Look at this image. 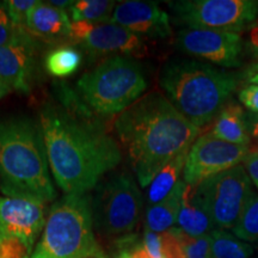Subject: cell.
I'll use <instances>...</instances> for the list:
<instances>
[{
	"label": "cell",
	"instance_id": "4dcf8cb0",
	"mask_svg": "<svg viewBox=\"0 0 258 258\" xmlns=\"http://www.w3.org/2000/svg\"><path fill=\"white\" fill-rule=\"evenodd\" d=\"M243 166L251 182L258 189V150H250L249 154L243 161Z\"/></svg>",
	"mask_w": 258,
	"mask_h": 258
},
{
	"label": "cell",
	"instance_id": "d4e9b609",
	"mask_svg": "<svg viewBox=\"0 0 258 258\" xmlns=\"http://www.w3.org/2000/svg\"><path fill=\"white\" fill-rule=\"evenodd\" d=\"M179 230V228H178ZM184 258H211L212 237L211 234L191 237L179 230Z\"/></svg>",
	"mask_w": 258,
	"mask_h": 258
},
{
	"label": "cell",
	"instance_id": "ba28073f",
	"mask_svg": "<svg viewBox=\"0 0 258 258\" xmlns=\"http://www.w3.org/2000/svg\"><path fill=\"white\" fill-rule=\"evenodd\" d=\"M169 6L175 23L188 29L240 34L258 19V0H179Z\"/></svg>",
	"mask_w": 258,
	"mask_h": 258
},
{
	"label": "cell",
	"instance_id": "5b68a950",
	"mask_svg": "<svg viewBox=\"0 0 258 258\" xmlns=\"http://www.w3.org/2000/svg\"><path fill=\"white\" fill-rule=\"evenodd\" d=\"M147 89L144 71L125 55L108 57L79 78L76 85V110L93 117L121 114Z\"/></svg>",
	"mask_w": 258,
	"mask_h": 258
},
{
	"label": "cell",
	"instance_id": "44dd1931",
	"mask_svg": "<svg viewBox=\"0 0 258 258\" xmlns=\"http://www.w3.org/2000/svg\"><path fill=\"white\" fill-rule=\"evenodd\" d=\"M211 258H252L253 247L226 230L211 233Z\"/></svg>",
	"mask_w": 258,
	"mask_h": 258
},
{
	"label": "cell",
	"instance_id": "7a4b0ae2",
	"mask_svg": "<svg viewBox=\"0 0 258 258\" xmlns=\"http://www.w3.org/2000/svg\"><path fill=\"white\" fill-rule=\"evenodd\" d=\"M115 131L143 188L171 160L189 151L201 133L158 92L141 97L121 112Z\"/></svg>",
	"mask_w": 258,
	"mask_h": 258
},
{
	"label": "cell",
	"instance_id": "52a82bcc",
	"mask_svg": "<svg viewBox=\"0 0 258 258\" xmlns=\"http://www.w3.org/2000/svg\"><path fill=\"white\" fill-rule=\"evenodd\" d=\"M144 198L133 177L115 173L98 183L91 198L93 227L104 237H122L138 225Z\"/></svg>",
	"mask_w": 258,
	"mask_h": 258
},
{
	"label": "cell",
	"instance_id": "30bf717a",
	"mask_svg": "<svg viewBox=\"0 0 258 258\" xmlns=\"http://www.w3.org/2000/svg\"><path fill=\"white\" fill-rule=\"evenodd\" d=\"M250 152L249 146L226 143L211 133L203 134L190 147L183 180L199 185L206 179L240 165Z\"/></svg>",
	"mask_w": 258,
	"mask_h": 258
},
{
	"label": "cell",
	"instance_id": "f546056e",
	"mask_svg": "<svg viewBox=\"0 0 258 258\" xmlns=\"http://www.w3.org/2000/svg\"><path fill=\"white\" fill-rule=\"evenodd\" d=\"M239 101L253 114H258V85H247L241 89Z\"/></svg>",
	"mask_w": 258,
	"mask_h": 258
},
{
	"label": "cell",
	"instance_id": "cb8c5ba5",
	"mask_svg": "<svg viewBox=\"0 0 258 258\" xmlns=\"http://www.w3.org/2000/svg\"><path fill=\"white\" fill-rule=\"evenodd\" d=\"M232 233L246 243L258 244V195L251 199Z\"/></svg>",
	"mask_w": 258,
	"mask_h": 258
},
{
	"label": "cell",
	"instance_id": "f1b7e54d",
	"mask_svg": "<svg viewBox=\"0 0 258 258\" xmlns=\"http://www.w3.org/2000/svg\"><path fill=\"white\" fill-rule=\"evenodd\" d=\"M140 246L150 258H164L161 233L145 230L144 239L141 241Z\"/></svg>",
	"mask_w": 258,
	"mask_h": 258
},
{
	"label": "cell",
	"instance_id": "e0dca14e",
	"mask_svg": "<svg viewBox=\"0 0 258 258\" xmlns=\"http://www.w3.org/2000/svg\"><path fill=\"white\" fill-rule=\"evenodd\" d=\"M177 225L179 230L191 237L211 234L213 231L217 230L211 214L198 191V185L186 184Z\"/></svg>",
	"mask_w": 258,
	"mask_h": 258
},
{
	"label": "cell",
	"instance_id": "1f68e13d",
	"mask_svg": "<svg viewBox=\"0 0 258 258\" xmlns=\"http://www.w3.org/2000/svg\"><path fill=\"white\" fill-rule=\"evenodd\" d=\"M246 49L254 59H258V19L247 28Z\"/></svg>",
	"mask_w": 258,
	"mask_h": 258
},
{
	"label": "cell",
	"instance_id": "ffe728a7",
	"mask_svg": "<svg viewBox=\"0 0 258 258\" xmlns=\"http://www.w3.org/2000/svg\"><path fill=\"white\" fill-rule=\"evenodd\" d=\"M189 151L183 152L178 157H176L175 159L171 160L154 177L151 184L148 185L150 188H148L146 195L147 207H151V206L163 201L175 189V186L178 184V182L180 180V173H183V171H184L186 157H188Z\"/></svg>",
	"mask_w": 258,
	"mask_h": 258
},
{
	"label": "cell",
	"instance_id": "3957f363",
	"mask_svg": "<svg viewBox=\"0 0 258 258\" xmlns=\"http://www.w3.org/2000/svg\"><path fill=\"white\" fill-rule=\"evenodd\" d=\"M49 171L40 123L25 117L0 121V189L5 196L53 201L56 190Z\"/></svg>",
	"mask_w": 258,
	"mask_h": 258
},
{
	"label": "cell",
	"instance_id": "83f0119b",
	"mask_svg": "<svg viewBox=\"0 0 258 258\" xmlns=\"http://www.w3.org/2000/svg\"><path fill=\"white\" fill-rule=\"evenodd\" d=\"M32 249L16 238H0V258H31Z\"/></svg>",
	"mask_w": 258,
	"mask_h": 258
},
{
	"label": "cell",
	"instance_id": "5bb4252c",
	"mask_svg": "<svg viewBox=\"0 0 258 258\" xmlns=\"http://www.w3.org/2000/svg\"><path fill=\"white\" fill-rule=\"evenodd\" d=\"M110 22L138 36L166 38L172 34L170 17L157 3L128 0L115 6Z\"/></svg>",
	"mask_w": 258,
	"mask_h": 258
},
{
	"label": "cell",
	"instance_id": "4316f807",
	"mask_svg": "<svg viewBox=\"0 0 258 258\" xmlns=\"http://www.w3.org/2000/svg\"><path fill=\"white\" fill-rule=\"evenodd\" d=\"M37 3V0H8L4 4L14 24L25 28L28 16Z\"/></svg>",
	"mask_w": 258,
	"mask_h": 258
},
{
	"label": "cell",
	"instance_id": "d6986e66",
	"mask_svg": "<svg viewBox=\"0 0 258 258\" xmlns=\"http://www.w3.org/2000/svg\"><path fill=\"white\" fill-rule=\"evenodd\" d=\"M185 186L186 183L180 179L175 189L163 201L147 207L145 214V230L163 233L177 224Z\"/></svg>",
	"mask_w": 258,
	"mask_h": 258
},
{
	"label": "cell",
	"instance_id": "d6a6232c",
	"mask_svg": "<svg viewBox=\"0 0 258 258\" xmlns=\"http://www.w3.org/2000/svg\"><path fill=\"white\" fill-rule=\"evenodd\" d=\"M241 79L243 82L249 83L251 85H258V62L246 67L241 74Z\"/></svg>",
	"mask_w": 258,
	"mask_h": 258
},
{
	"label": "cell",
	"instance_id": "4fadbf2b",
	"mask_svg": "<svg viewBox=\"0 0 258 258\" xmlns=\"http://www.w3.org/2000/svg\"><path fill=\"white\" fill-rule=\"evenodd\" d=\"M44 225L43 202L21 196L0 198V238H16L32 249Z\"/></svg>",
	"mask_w": 258,
	"mask_h": 258
},
{
	"label": "cell",
	"instance_id": "2e32d148",
	"mask_svg": "<svg viewBox=\"0 0 258 258\" xmlns=\"http://www.w3.org/2000/svg\"><path fill=\"white\" fill-rule=\"evenodd\" d=\"M71 22L69 14L49 3L38 2L28 16L25 28L32 37L44 41H57L70 38Z\"/></svg>",
	"mask_w": 258,
	"mask_h": 258
},
{
	"label": "cell",
	"instance_id": "836d02e7",
	"mask_svg": "<svg viewBox=\"0 0 258 258\" xmlns=\"http://www.w3.org/2000/svg\"><path fill=\"white\" fill-rule=\"evenodd\" d=\"M247 125H249V133H250V140L251 143H254L258 150V114H251L249 116V120H247ZM250 143V144H251Z\"/></svg>",
	"mask_w": 258,
	"mask_h": 258
},
{
	"label": "cell",
	"instance_id": "9c48e42d",
	"mask_svg": "<svg viewBox=\"0 0 258 258\" xmlns=\"http://www.w3.org/2000/svg\"><path fill=\"white\" fill-rule=\"evenodd\" d=\"M198 191L217 230L226 231L233 230L254 196L252 182L241 164L206 179Z\"/></svg>",
	"mask_w": 258,
	"mask_h": 258
},
{
	"label": "cell",
	"instance_id": "9a60e30c",
	"mask_svg": "<svg viewBox=\"0 0 258 258\" xmlns=\"http://www.w3.org/2000/svg\"><path fill=\"white\" fill-rule=\"evenodd\" d=\"M35 54L36 42L32 36L0 47V82L10 90L30 92Z\"/></svg>",
	"mask_w": 258,
	"mask_h": 258
},
{
	"label": "cell",
	"instance_id": "8fae6325",
	"mask_svg": "<svg viewBox=\"0 0 258 258\" xmlns=\"http://www.w3.org/2000/svg\"><path fill=\"white\" fill-rule=\"evenodd\" d=\"M176 47L190 56L226 69L241 64L244 42L238 32L184 28L177 32Z\"/></svg>",
	"mask_w": 258,
	"mask_h": 258
},
{
	"label": "cell",
	"instance_id": "8d00e7d4",
	"mask_svg": "<svg viewBox=\"0 0 258 258\" xmlns=\"http://www.w3.org/2000/svg\"><path fill=\"white\" fill-rule=\"evenodd\" d=\"M96 258H104V257L101 256V257H96ZM115 258H131V253L127 252V251H123V252H121L117 257H115Z\"/></svg>",
	"mask_w": 258,
	"mask_h": 258
},
{
	"label": "cell",
	"instance_id": "484cf974",
	"mask_svg": "<svg viewBox=\"0 0 258 258\" xmlns=\"http://www.w3.org/2000/svg\"><path fill=\"white\" fill-rule=\"evenodd\" d=\"M31 37L27 28L14 24L8 14L5 4L0 5V47Z\"/></svg>",
	"mask_w": 258,
	"mask_h": 258
},
{
	"label": "cell",
	"instance_id": "603a6c76",
	"mask_svg": "<svg viewBox=\"0 0 258 258\" xmlns=\"http://www.w3.org/2000/svg\"><path fill=\"white\" fill-rule=\"evenodd\" d=\"M115 6L110 0H79L70 8V15L73 22L106 23L110 22Z\"/></svg>",
	"mask_w": 258,
	"mask_h": 258
},
{
	"label": "cell",
	"instance_id": "d590c367",
	"mask_svg": "<svg viewBox=\"0 0 258 258\" xmlns=\"http://www.w3.org/2000/svg\"><path fill=\"white\" fill-rule=\"evenodd\" d=\"M11 91V90H10L8 86L5 85L4 83H2L0 82V99L3 98V97H5L6 95H8V93Z\"/></svg>",
	"mask_w": 258,
	"mask_h": 258
},
{
	"label": "cell",
	"instance_id": "8992f818",
	"mask_svg": "<svg viewBox=\"0 0 258 258\" xmlns=\"http://www.w3.org/2000/svg\"><path fill=\"white\" fill-rule=\"evenodd\" d=\"M91 198L71 194L51 206L31 258L101 257L93 233Z\"/></svg>",
	"mask_w": 258,
	"mask_h": 258
},
{
	"label": "cell",
	"instance_id": "ac0fdd59",
	"mask_svg": "<svg viewBox=\"0 0 258 258\" xmlns=\"http://www.w3.org/2000/svg\"><path fill=\"white\" fill-rule=\"evenodd\" d=\"M211 134L226 143L250 147L247 117L243 108L234 102H228L219 112Z\"/></svg>",
	"mask_w": 258,
	"mask_h": 258
},
{
	"label": "cell",
	"instance_id": "277c9868",
	"mask_svg": "<svg viewBox=\"0 0 258 258\" xmlns=\"http://www.w3.org/2000/svg\"><path fill=\"white\" fill-rule=\"evenodd\" d=\"M238 80L233 73L194 59L171 60L160 74V86L167 99L200 129L218 117Z\"/></svg>",
	"mask_w": 258,
	"mask_h": 258
},
{
	"label": "cell",
	"instance_id": "7402d4cb",
	"mask_svg": "<svg viewBox=\"0 0 258 258\" xmlns=\"http://www.w3.org/2000/svg\"><path fill=\"white\" fill-rule=\"evenodd\" d=\"M82 54L72 47H59L50 50L44 59V67L50 76L56 78L69 77L82 64Z\"/></svg>",
	"mask_w": 258,
	"mask_h": 258
},
{
	"label": "cell",
	"instance_id": "7c38bea8",
	"mask_svg": "<svg viewBox=\"0 0 258 258\" xmlns=\"http://www.w3.org/2000/svg\"><path fill=\"white\" fill-rule=\"evenodd\" d=\"M70 40L93 55L112 54L114 56L121 53L127 56H143L146 51L143 38L111 22H72Z\"/></svg>",
	"mask_w": 258,
	"mask_h": 258
},
{
	"label": "cell",
	"instance_id": "6da1fadb",
	"mask_svg": "<svg viewBox=\"0 0 258 258\" xmlns=\"http://www.w3.org/2000/svg\"><path fill=\"white\" fill-rule=\"evenodd\" d=\"M91 118L59 105H46L40 111L50 172L66 195L96 188L121 161L115 139Z\"/></svg>",
	"mask_w": 258,
	"mask_h": 258
},
{
	"label": "cell",
	"instance_id": "e575fe53",
	"mask_svg": "<svg viewBox=\"0 0 258 258\" xmlns=\"http://www.w3.org/2000/svg\"><path fill=\"white\" fill-rule=\"evenodd\" d=\"M49 3L50 5L55 6V8H59V9H66V8H71V6L73 5L74 2H69V0H61V2H59V0H51V2H48Z\"/></svg>",
	"mask_w": 258,
	"mask_h": 258
}]
</instances>
